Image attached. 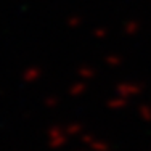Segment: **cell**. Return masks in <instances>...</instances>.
<instances>
[]
</instances>
